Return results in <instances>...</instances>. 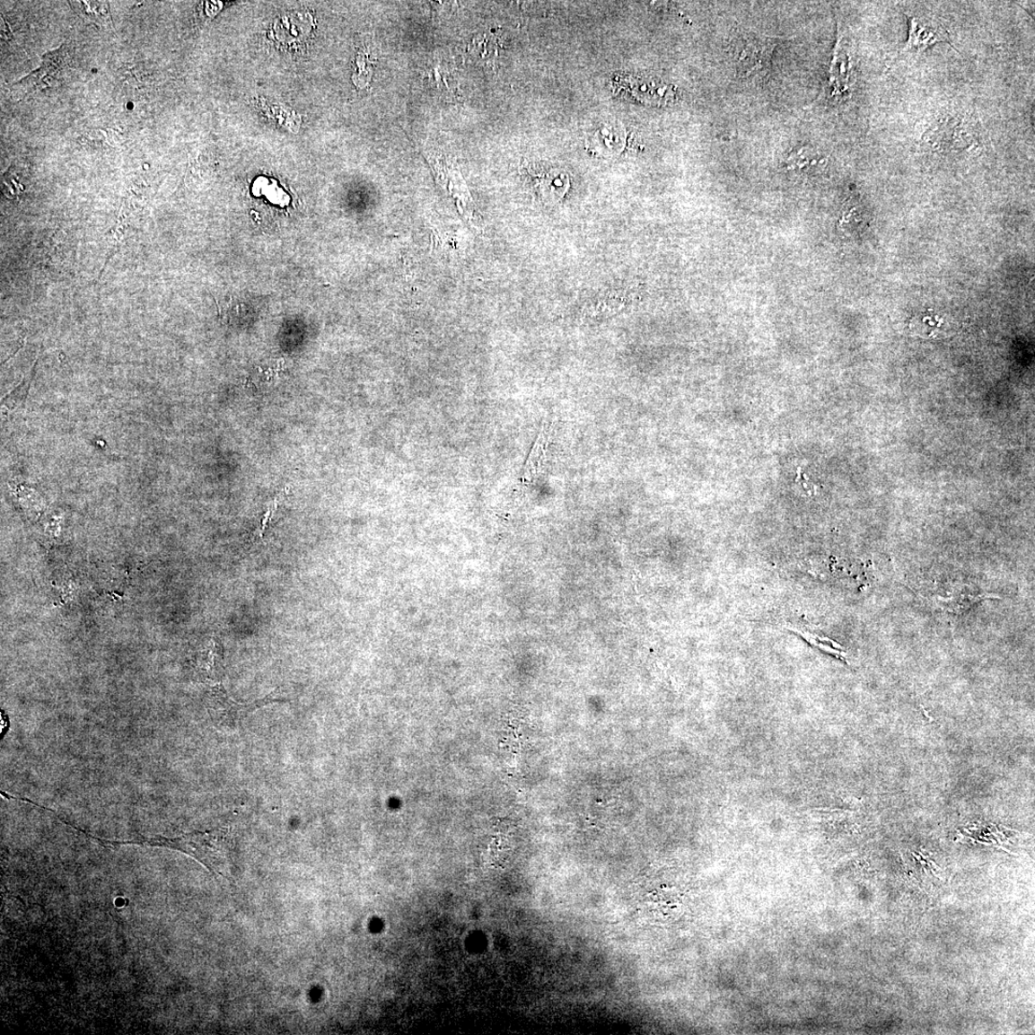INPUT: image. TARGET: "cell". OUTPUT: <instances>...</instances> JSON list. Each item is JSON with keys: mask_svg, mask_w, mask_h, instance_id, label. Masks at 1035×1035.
<instances>
[{"mask_svg": "<svg viewBox=\"0 0 1035 1035\" xmlns=\"http://www.w3.org/2000/svg\"><path fill=\"white\" fill-rule=\"evenodd\" d=\"M151 844L165 846L181 850L204 862L207 867L216 870L229 868L232 861V843L228 831L221 829L210 832H195L177 839H157Z\"/></svg>", "mask_w": 1035, "mask_h": 1035, "instance_id": "obj_1", "label": "cell"}, {"mask_svg": "<svg viewBox=\"0 0 1035 1035\" xmlns=\"http://www.w3.org/2000/svg\"><path fill=\"white\" fill-rule=\"evenodd\" d=\"M612 87L617 94L645 105L666 106L676 99L672 84L646 75H618Z\"/></svg>", "mask_w": 1035, "mask_h": 1035, "instance_id": "obj_2", "label": "cell"}, {"mask_svg": "<svg viewBox=\"0 0 1035 1035\" xmlns=\"http://www.w3.org/2000/svg\"><path fill=\"white\" fill-rule=\"evenodd\" d=\"M69 64L70 57L66 45L48 52L42 57V65L39 68L31 75L13 84L11 88L13 95L22 99L38 91L57 86L62 80Z\"/></svg>", "mask_w": 1035, "mask_h": 1035, "instance_id": "obj_3", "label": "cell"}, {"mask_svg": "<svg viewBox=\"0 0 1035 1035\" xmlns=\"http://www.w3.org/2000/svg\"><path fill=\"white\" fill-rule=\"evenodd\" d=\"M522 170L531 188L543 201L558 202L569 189V176L561 169L528 163Z\"/></svg>", "mask_w": 1035, "mask_h": 1035, "instance_id": "obj_4", "label": "cell"}, {"mask_svg": "<svg viewBox=\"0 0 1035 1035\" xmlns=\"http://www.w3.org/2000/svg\"><path fill=\"white\" fill-rule=\"evenodd\" d=\"M210 700L216 722L220 723L221 726L236 729L250 714L260 706L272 703L275 699L268 697L252 703H238L229 696L222 684H218L212 688Z\"/></svg>", "mask_w": 1035, "mask_h": 1035, "instance_id": "obj_5", "label": "cell"}, {"mask_svg": "<svg viewBox=\"0 0 1035 1035\" xmlns=\"http://www.w3.org/2000/svg\"><path fill=\"white\" fill-rule=\"evenodd\" d=\"M939 42H946V44L953 47L945 25L938 17L934 15L910 16L909 38L903 52L921 54Z\"/></svg>", "mask_w": 1035, "mask_h": 1035, "instance_id": "obj_6", "label": "cell"}, {"mask_svg": "<svg viewBox=\"0 0 1035 1035\" xmlns=\"http://www.w3.org/2000/svg\"><path fill=\"white\" fill-rule=\"evenodd\" d=\"M626 134L620 127L606 124L591 138L592 148L603 153H616L625 145Z\"/></svg>", "mask_w": 1035, "mask_h": 1035, "instance_id": "obj_7", "label": "cell"}, {"mask_svg": "<svg viewBox=\"0 0 1035 1035\" xmlns=\"http://www.w3.org/2000/svg\"><path fill=\"white\" fill-rule=\"evenodd\" d=\"M70 4L83 19L90 22L99 26H107L112 23L109 4L94 2H74Z\"/></svg>", "mask_w": 1035, "mask_h": 1035, "instance_id": "obj_8", "label": "cell"}, {"mask_svg": "<svg viewBox=\"0 0 1035 1035\" xmlns=\"http://www.w3.org/2000/svg\"><path fill=\"white\" fill-rule=\"evenodd\" d=\"M790 630H793L794 632L801 635L803 639L811 645L824 650L828 652V653H830L838 658L844 659L845 652L843 651V647L838 643L828 639V637L808 632L807 630L803 631L796 628H791Z\"/></svg>", "mask_w": 1035, "mask_h": 1035, "instance_id": "obj_9", "label": "cell"}, {"mask_svg": "<svg viewBox=\"0 0 1035 1035\" xmlns=\"http://www.w3.org/2000/svg\"><path fill=\"white\" fill-rule=\"evenodd\" d=\"M285 492L280 493L279 495L276 496V497L271 503L268 504L267 510H266V513H265L263 518L261 519L259 526L258 527L257 531H255L252 534V537L250 539V541L252 543L255 541L262 540V539L264 538V535H265V532L268 527V524L272 522L275 515L277 513L279 504L282 503L283 499H285Z\"/></svg>", "mask_w": 1035, "mask_h": 1035, "instance_id": "obj_10", "label": "cell"}, {"mask_svg": "<svg viewBox=\"0 0 1035 1035\" xmlns=\"http://www.w3.org/2000/svg\"><path fill=\"white\" fill-rule=\"evenodd\" d=\"M819 155L813 149L803 147L791 153L788 164L791 168H804L818 162Z\"/></svg>", "mask_w": 1035, "mask_h": 1035, "instance_id": "obj_11", "label": "cell"}, {"mask_svg": "<svg viewBox=\"0 0 1035 1035\" xmlns=\"http://www.w3.org/2000/svg\"><path fill=\"white\" fill-rule=\"evenodd\" d=\"M88 141L93 145L115 146L119 144V134L115 131L95 130L89 136Z\"/></svg>", "mask_w": 1035, "mask_h": 1035, "instance_id": "obj_12", "label": "cell"}]
</instances>
